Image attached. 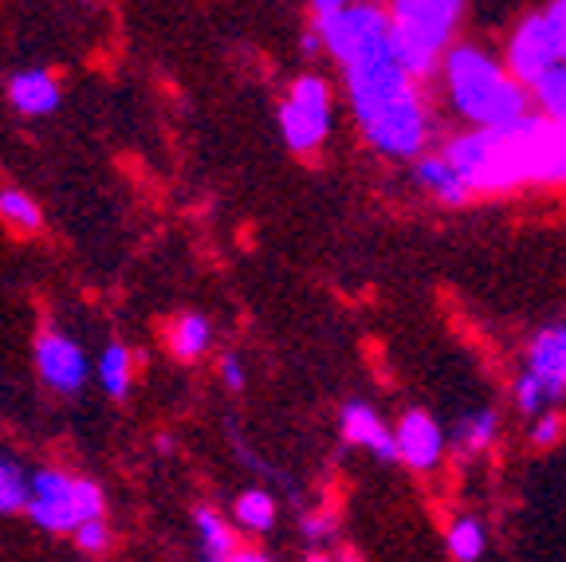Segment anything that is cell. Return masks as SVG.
<instances>
[{
    "label": "cell",
    "instance_id": "cell-26",
    "mask_svg": "<svg viewBox=\"0 0 566 562\" xmlns=\"http://www.w3.org/2000/svg\"><path fill=\"white\" fill-rule=\"evenodd\" d=\"M563 440V417L558 414H543L539 422H535V429H531V445L535 448H551Z\"/></svg>",
    "mask_w": 566,
    "mask_h": 562
},
{
    "label": "cell",
    "instance_id": "cell-27",
    "mask_svg": "<svg viewBox=\"0 0 566 562\" xmlns=\"http://www.w3.org/2000/svg\"><path fill=\"white\" fill-rule=\"evenodd\" d=\"M221 378L229 382L232 389H244V366H240L237 354H224L221 358Z\"/></svg>",
    "mask_w": 566,
    "mask_h": 562
},
{
    "label": "cell",
    "instance_id": "cell-24",
    "mask_svg": "<svg viewBox=\"0 0 566 562\" xmlns=\"http://www.w3.org/2000/svg\"><path fill=\"white\" fill-rule=\"evenodd\" d=\"M515 402H520L523 414H539L543 402H547V394H543V386L531 374H523L520 382H515Z\"/></svg>",
    "mask_w": 566,
    "mask_h": 562
},
{
    "label": "cell",
    "instance_id": "cell-3",
    "mask_svg": "<svg viewBox=\"0 0 566 562\" xmlns=\"http://www.w3.org/2000/svg\"><path fill=\"white\" fill-rule=\"evenodd\" d=\"M441 67H444L452 106H457L464 118H472L476 131H507V126H515L520 118L531 115L527 91H523L492 55L480 52V48H472V44L449 48Z\"/></svg>",
    "mask_w": 566,
    "mask_h": 562
},
{
    "label": "cell",
    "instance_id": "cell-6",
    "mask_svg": "<svg viewBox=\"0 0 566 562\" xmlns=\"http://www.w3.org/2000/svg\"><path fill=\"white\" fill-rule=\"evenodd\" d=\"M280 131L295 154H307L331 134V87L318 75L292 83V95L280 106Z\"/></svg>",
    "mask_w": 566,
    "mask_h": 562
},
{
    "label": "cell",
    "instance_id": "cell-23",
    "mask_svg": "<svg viewBox=\"0 0 566 562\" xmlns=\"http://www.w3.org/2000/svg\"><path fill=\"white\" fill-rule=\"evenodd\" d=\"M106 543H111V531H106L103 519H91V523H83V528L75 531V547H80L83 554H103Z\"/></svg>",
    "mask_w": 566,
    "mask_h": 562
},
{
    "label": "cell",
    "instance_id": "cell-31",
    "mask_svg": "<svg viewBox=\"0 0 566 562\" xmlns=\"http://www.w3.org/2000/svg\"><path fill=\"white\" fill-rule=\"evenodd\" d=\"M307 562H335V559H327V554H307Z\"/></svg>",
    "mask_w": 566,
    "mask_h": 562
},
{
    "label": "cell",
    "instance_id": "cell-2",
    "mask_svg": "<svg viewBox=\"0 0 566 562\" xmlns=\"http://www.w3.org/2000/svg\"><path fill=\"white\" fill-rule=\"evenodd\" d=\"M469 194H504L515 185H566V126L539 115L507 131H469L441 154Z\"/></svg>",
    "mask_w": 566,
    "mask_h": 562
},
{
    "label": "cell",
    "instance_id": "cell-30",
    "mask_svg": "<svg viewBox=\"0 0 566 562\" xmlns=\"http://www.w3.org/2000/svg\"><path fill=\"white\" fill-rule=\"evenodd\" d=\"M229 562H268V559H264V554H256V551H237Z\"/></svg>",
    "mask_w": 566,
    "mask_h": 562
},
{
    "label": "cell",
    "instance_id": "cell-15",
    "mask_svg": "<svg viewBox=\"0 0 566 562\" xmlns=\"http://www.w3.org/2000/svg\"><path fill=\"white\" fill-rule=\"evenodd\" d=\"M209 319L205 315H181L174 319V326H169V351L177 354L181 362H197L205 351H209Z\"/></svg>",
    "mask_w": 566,
    "mask_h": 562
},
{
    "label": "cell",
    "instance_id": "cell-29",
    "mask_svg": "<svg viewBox=\"0 0 566 562\" xmlns=\"http://www.w3.org/2000/svg\"><path fill=\"white\" fill-rule=\"evenodd\" d=\"M303 52H307V55H318V52H323V40H318L315 32H307V35H303Z\"/></svg>",
    "mask_w": 566,
    "mask_h": 562
},
{
    "label": "cell",
    "instance_id": "cell-13",
    "mask_svg": "<svg viewBox=\"0 0 566 562\" xmlns=\"http://www.w3.org/2000/svg\"><path fill=\"white\" fill-rule=\"evenodd\" d=\"M193 523H197V543H201L205 562H229L237 554V535H232V528L224 523L221 511L197 508Z\"/></svg>",
    "mask_w": 566,
    "mask_h": 562
},
{
    "label": "cell",
    "instance_id": "cell-28",
    "mask_svg": "<svg viewBox=\"0 0 566 562\" xmlns=\"http://www.w3.org/2000/svg\"><path fill=\"white\" fill-rule=\"evenodd\" d=\"M303 535H307V539H327L331 535V516H307V519H303Z\"/></svg>",
    "mask_w": 566,
    "mask_h": 562
},
{
    "label": "cell",
    "instance_id": "cell-14",
    "mask_svg": "<svg viewBox=\"0 0 566 562\" xmlns=\"http://www.w3.org/2000/svg\"><path fill=\"white\" fill-rule=\"evenodd\" d=\"M417 185H424V189H429L441 205H464L472 197L441 154H437V158H417Z\"/></svg>",
    "mask_w": 566,
    "mask_h": 562
},
{
    "label": "cell",
    "instance_id": "cell-18",
    "mask_svg": "<svg viewBox=\"0 0 566 562\" xmlns=\"http://www.w3.org/2000/svg\"><path fill=\"white\" fill-rule=\"evenodd\" d=\"M495 433H500V417H495L492 409H480V414L464 417V422L457 425V445H460V452L476 457V452H484V448L492 445Z\"/></svg>",
    "mask_w": 566,
    "mask_h": 562
},
{
    "label": "cell",
    "instance_id": "cell-25",
    "mask_svg": "<svg viewBox=\"0 0 566 562\" xmlns=\"http://www.w3.org/2000/svg\"><path fill=\"white\" fill-rule=\"evenodd\" d=\"M543 17H547L551 35H555V44H558V67H566V0L547 4V9H543Z\"/></svg>",
    "mask_w": 566,
    "mask_h": 562
},
{
    "label": "cell",
    "instance_id": "cell-4",
    "mask_svg": "<svg viewBox=\"0 0 566 562\" xmlns=\"http://www.w3.org/2000/svg\"><path fill=\"white\" fill-rule=\"evenodd\" d=\"M460 17H464L460 0H398V4H389V44H394V55L409 80L417 83L424 75H433Z\"/></svg>",
    "mask_w": 566,
    "mask_h": 562
},
{
    "label": "cell",
    "instance_id": "cell-21",
    "mask_svg": "<svg viewBox=\"0 0 566 562\" xmlns=\"http://www.w3.org/2000/svg\"><path fill=\"white\" fill-rule=\"evenodd\" d=\"M232 516H237V523L244 531H272V523H275V500L268 492H260V488H252V492H244L237 500Z\"/></svg>",
    "mask_w": 566,
    "mask_h": 562
},
{
    "label": "cell",
    "instance_id": "cell-10",
    "mask_svg": "<svg viewBox=\"0 0 566 562\" xmlns=\"http://www.w3.org/2000/svg\"><path fill=\"white\" fill-rule=\"evenodd\" d=\"M527 374L543 386L547 402L566 394V326H547L527 351Z\"/></svg>",
    "mask_w": 566,
    "mask_h": 562
},
{
    "label": "cell",
    "instance_id": "cell-7",
    "mask_svg": "<svg viewBox=\"0 0 566 562\" xmlns=\"http://www.w3.org/2000/svg\"><path fill=\"white\" fill-rule=\"evenodd\" d=\"M551 67H558V44L551 35V24L543 12L527 17L515 28L512 44H507V75L520 87H531L535 80H543Z\"/></svg>",
    "mask_w": 566,
    "mask_h": 562
},
{
    "label": "cell",
    "instance_id": "cell-5",
    "mask_svg": "<svg viewBox=\"0 0 566 562\" xmlns=\"http://www.w3.org/2000/svg\"><path fill=\"white\" fill-rule=\"evenodd\" d=\"M28 516L35 528L44 531H75L91 519H103V488L83 476L60 472V468H44V472L28 476Z\"/></svg>",
    "mask_w": 566,
    "mask_h": 562
},
{
    "label": "cell",
    "instance_id": "cell-12",
    "mask_svg": "<svg viewBox=\"0 0 566 562\" xmlns=\"http://www.w3.org/2000/svg\"><path fill=\"white\" fill-rule=\"evenodd\" d=\"M9 103L17 106L20 115L44 118L60 106V83L48 71H20L9 80Z\"/></svg>",
    "mask_w": 566,
    "mask_h": 562
},
{
    "label": "cell",
    "instance_id": "cell-16",
    "mask_svg": "<svg viewBox=\"0 0 566 562\" xmlns=\"http://www.w3.org/2000/svg\"><path fill=\"white\" fill-rule=\"evenodd\" d=\"M98 382H103V389L111 397H126V389H130V378H134V358L130 351H126L123 343H111L103 351V358H98Z\"/></svg>",
    "mask_w": 566,
    "mask_h": 562
},
{
    "label": "cell",
    "instance_id": "cell-20",
    "mask_svg": "<svg viewBox=\"0 0 566 562\" xmlns=\"http://www.w3.org/2000/svg\"><path fill=\"white\" fill-rule=\"evenodd\" d=\"M444 543H449V551H452V559H457V562H476L480 554H484V543H488L484 523H480V519H472V516L457 519Z\"/></svg>",
    "mask_w": 566,
    "mask_h": 562
},
{
    "label": "cell",
    "instance_id": "cell-8",
    "mask_svg": "<svg viewBox=\"0 0 566 562\" xmlns=\"http://www.w3.org/2000/svg\"><path fill=\"white\" fill-rule=\"evenodd\" d=\"M35 370H40V378H44L55 394H80L91 374L83 346L71 343L67 334H60V331H44L35 339Z\"/></svg>",
    "mask_w": 566,
    "mask_h": 562
},
{
    "label": "cell",
    "instance_id": "cell-9",
    "mask_svg": "<svg viewBox=\"0 0 566 562\" xmlns=\"http://www.w3.org/2000/svg\"><path fill=\"white\" fill-rule=\"evenodd\" d=\"M394 452H398V460H406L409 468H417V472L437 468V460H441V452H444L441 425L424 414V409H409L398 422V429H394Z\"/></svg>",
    "mask_w": 566,
    "mask_h": 562
},
{
    "label": "cell",
    "instance_id": "cell-17",
    "mask_svg": "<svg viewBox=\"0 0 566 562\" xmlns=\"http://www.w3.org/2000/svg\"><path fill=\"white\" fill-rule=\"evenodd\" d=\"M531 95L543 106L547 123L566 126V67H551L543 80L531 83Z\"/></svg>",
    "mask_w": 566,
    "mask_h": 562
},
{
    "label": "cell",
    "instance_id": "cell-22",
    "mask_svg": "<svg viewBox=\"0 0 566 562\" xmlns=\"http://www.w3.org/2000/svg\"><path fill=\"white\" fill-rule=\"evenodd\" d=\"M28 508V476L12 460H0V516Z\"/></svg>",
    "mask_w": 566,
    "mask_h": 562
},
{
    "label": "cell",
    "instance_id": "cell-11",
    "mask_svg": "<svg viewBox=\"0 0 566 562\" xmlns=\"http://www.w3.org/2000/svg\"><path fill=\"white\" fill-rule=\"evenodd\" d=\"M343 437L358 448H370L374 457H381V460L398 457V452H394V433L386 429V422H381L366 402L343 405Z\"/></svg>",
    "mask_w": 566,
    "mask_h": 562
},
{
    "label": "cell",
    "instance_id": "cell-1",
    "mask_svg": "<svg viewBox=\"0 0 566 562\" xmlns=\"http://www.w3.org/2000/svg\"><path fill=\"white\" fill-rule=\"evenodd\" d=\"M315 35L338 60L346 75L354 118L366 142L386 158H413L429 138L417 83L389 44V20L381 4H346V0H315L311 4Z\"/></svg>",
    "mask_w": 566,
    "mask_h": 562
},
{
    "label": "cell",
    "instance_id": "cell-19",
    "mask_svg": "<svg viewBox=\"0 0 566 562\" xmlns=\"http://www.w3.org/2000/svg\"><path fill=\"white\" fill-rule=\"evenodd\" d=\"M0 220L17 232H35L40 225H44L40 205H35L28 194H20V189H4V194H0Z\"/></svg>",
    "mask_w": 566,
    "mask_h": 562
}]
</instances>
